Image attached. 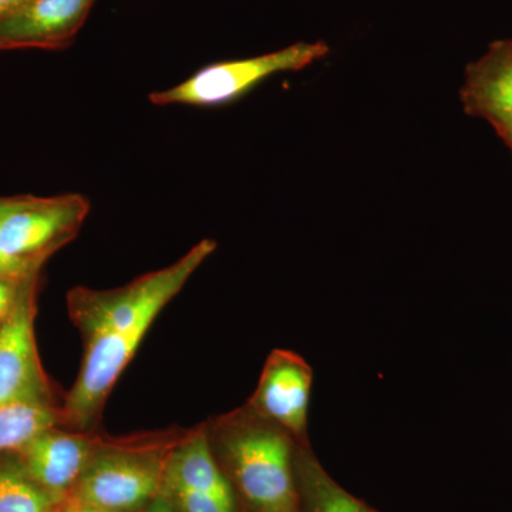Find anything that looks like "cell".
<instances>
[{
  "instance_id": "1",
  "label": "cell",
  "mask_w": 512,
  "mask_h": 512,
  "mask_svg": "<svg viewBox=\"0 0 512 512\" xmlns=\"http://www.w3.org/2000/svg\"><path fill=\"white\" fill-rule=\"evenodd\" d=\"M217 249L201 239L174 264L113 289L76 286L67 293V312L82 335L79 375L62 406L63 426L92 431L117 380L136 355L148 329L192 275Z\"/></svg>"
},
{
  "instance_id": "2",
  "label": "cell",
  "mask_w": 512,
  "mask_h": 512,
  "mask_svg": "<svg viewBox=\"0 0 512 512\" xmlns=\"http://www.w3.org/2000/svg\"><path fill=\"white\" fill-rule=\"evenodd\" d=\"M239 512H298L296 440L248 404L207 423Z\"/></svg>"
},
{
  "instance_id": "3",
  "label": "cell",
  "mask_w": 512,
  "mask_h": 512,
  "mask_svg": "<svg viewBox=\"0 0 512 512\" xmlns=\"http://www.w3.org/2000/svg\"><path fill=\"white\" fill-rule=\"evenodd\" d=\"M187 431L103 440L69 498L107 512L141 511L163 488L174 448Z\"/></svg>"
},
{
  "instance_id": "4",
  "label": "cell",
  "mask_w": 512,
  "mask_h": 512,
  "mask_svg": "<svg viewBox=\"0 0 512 512\" xmlns=\"http://www.w3.org/2000/svg\"><path fill=\"white\" fill-rule=\"evenodd\" d=\"M90 201L77 192L3 197L0 256L12 274L42 271L47 259L79 235Z\"/></svg>"
},
{
  "instance_id": "5",
  "label": "cell",
  "mask_w": 512,
  "mask_h": 512,
  "mask_svg": "<svg viewBox=\"0 0 512 512\" xmlns=\"http://www.w3.org/2000/svg\"><path fill=\"white\" fill-rule=\"evenodd\" d=\"M325 42H299L266 55L208 64L170 89L148 94L153 106L218 107L232 103L279 73L299 72L325 59Z\"/></svg>"
},
{
  "instance_id": "6",
  "label": "cell",
  "mask_w": 512,
  "mask_h": 512,
  "mask_svg": "<svg viewBox=\"0 0 512 512\" xmlns=\"http://www.w3.org/2000/svg\"><path fill=\"white\" fill-rule=\"evenodd\" d=\"M161 493L177 512H239L234 490L212 453L207 423L174 448Z\"/></svg>"
},
{
  "instance_id": "7",
  "label": "cell",
  "mask_w": 512,
  "mask_h": 512,
  "mask_svg": "<svg viewBox=\"0 0 512 512\" xmlns=\"http://www.w3.org/2000/svg\"><path fill=\"white\" fill-rule=\"evenodd\" d=\"M40 275L30 279L8 318L0 325V403L53 402L35 336Z\"/></svg>"
},
{
  "instance_id": "8",
  "label": "cell",
  "mask_w": 512,
  "mask_h": 512,
  "mask_svg": "<svg viewBox=\"0 0 512 512\" xmlns=\"http://www.w3.org/2000/svg\"><path fill=\"white\" fill-rule=\"evenodd\" d=\"M312 383V367L302 356L292 350L275 349L269 353L258 386L247 404L288 431L296 443H309Z\"/></svg>"
},
{
  "instance_id": "9",
  "label": "cell",
  "mask_w": 512,
  "mask_h": 512,
  "mask_svg": "<svg viewBox=\"0 0 512 512\" xmlns=\"http://www.w3.org/2000/svg\"><path fill=\"white\" fill-rule=\"evenodd\" d=\"M103 440L93 431H63L55 427L30 441L16 453V460L43 490L66 500Z\"/></svg>"
},
{
  "instance_id": "10",
  "label": "cell",
  "mask_w": 512,
  "mask_h": 512,
  "mask_svg": "<svg viewBox=\"0 0 512 512\" xmlns=\"http://www.w3.org/2000/svg\"><path fill=\"white\" fill-rule=\"evenodd\" d=\"M460 99L464 111L488 121L512 151V40L491 43L468 64Z\"/></svg>"
},
{
  "instance_id": "11",
  "label": "cell",
  "mask_w": 512,
  "mask_h": 512,
  "mask_svg": "<svg viewBox=\"0 0 512 512\" xmlns=\"http://www.w3.org/2000/svg\"><path fill=\"white\" fill-rule=\"evenodd\" d=\"M93 0H33L0 23V50H55L72 42Z\"/></svg>"
},
{
  "instance_id": "12",
  "label": "cell",
  "mask_w": 512,
  "mask_h": 512,
  "mask_svg": "<svg viewBox=\"0 0 512 512\" xmlns=\"http://www.w3.org/2000/svg\"><path fill=\"white\" fill-rule=\"evenodd\" d=\"M298 512H380L336 483L309 443H298L295 454Z\"/></svg>"
},
{
  "instance_id": "13",
  "label": "cell",
  "mask_w": 512,
  "mask_h": 512,
  "mask_svg": "<svg viewBox=\"0 0 512 512\" xmlns=\"http://www.w3.org/2000/svg\"><path fill=\"white\" fill-rule=\"evenodd\" d=\"M63 424L62 407L43 400L0 403V454H16L47 430Z\"/></svg>"
},
{
  "instance_id": "14",
  "label": "cell",
  "mask_w": 512,
  "mask_h": 512,
  "mask_svg": "<svg viewBox=\"0 0 512 512\" xmlns=\"http://www.w3.org/2000/svg\"><path fill=\"white\" fill-rule=\"evenodd\" d=\"M63 501L36 484L16 458L0 463V512H53Z\"/></svg>"
},
{
  "instance_id": "15",
  "label": "cell",
  "mask_w": 512,
  "mask_h": 512,
  "mask_svg": "<svg viewBox=\"0 0 512 512\" xmlns=\"http://www.w3.org/2000/svg\"><path fill=\"white\" fill-rule=\"evenodd\" d=\"M42 274V271L32 274H6L0 275V325L8 318L10 311L18 301L20 293L28 285L33 276Z\"/></svg>"
},
{
  "instance_id": "16",
  "label": "cell",
  "mask_w": 512,
  "mask_h": 512,
  "mask_svg": "<svg viewBox=\"0 0 512 512\" xmlns=\"http://www.w3.org/2000/svg\"><path fill=\"white\" fill-rule=\"evenodd\" d=\"M32 2L33 0H0V23L12 18Z\"/></svg>"
},
{
  "instance_id": "17",
  "label": "cell",
  "mask_w": 512,
  "mask_h": 512,
  "mask_svg": "<svg viewBox=\"0 0 512 512\" xmlns=\"http://www.w3.org/2000/svg\"><path fill=\"white\" fill-rule=\"evenodd\" d=\"M141 512H177L174 505L163 493L157 495L153 501H150Z\"/></svg>"
},
{
  "instance_id": "18",
  "label": "cell",
  "mask_w": 512,
  "mask_h": 512,
  "mask_svg": "<svg viewBox=\"0 0 512 512\" xmlns=\"http://www.w3.org/2000/svg\"><path fill=\"white\" fill-rule=\"evenodd\" d=\"M53 512H77L76 504L70 498H66Z\"/></svg>"
},
{
  "instance_id": "19",
  "label": "cell",
  "mask_w": 512,
  "mask_h": 512,
  "mask_svg": "<svg viewBox=\"0 0 512 512\" xmlns=\"http://www.w3.org/2000/svg\"><path fill=\"white\" fill-rule=\"evenodd\" d=\"M3 197H0V210H2ZM12 274L9 269L6 268L5 262H3L2 256H0V275Z\"/></svg>"
},
{
  "instance_id": "20",
  "label": "cell",
  "mask_w": 512,
  "mask_h": 512,
  "mask_svg": "<svg viewBox=\"0 0 512 512\" xmlns=\"http://www.w3.org/2000/svg\"><path fill=\"white\" fill-rule=\"evenodd\" d=\"M70 500H72V498H70ZM73 503L76 504L77 512H107L101 510H94V508L84 507V505L77 504L76 501H73Z\"/></svg>"
}]
</instances>
